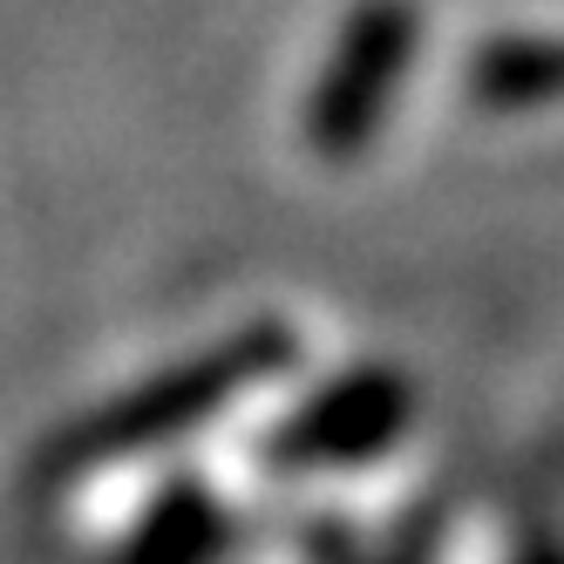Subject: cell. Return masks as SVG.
Segmentation results:
<instances>
[{
	"label": "cell",
	"mask_w": 564,
	"mask_h": 564,
	"mask_svg": "<svg viewBox=\"0 0 564 564\" xmlns=\"http://www.w3.org/2000/svg\"><path fill=\"white\" fill-rule=\"evenodd\" d=\"M279 347V334H246V340H231L218 360H197V368H184L177 381H164V388H150V394H137V401H123L109 422H96V435L83 442V456H123V449H143V442H156V435H177L191 415H205V409H218V401L246 381L259 360H272Z\"/></svg>",
	"instance_id": "6da1fadb"
},
{
	"label": "cell",
	"mask_w": 564,
	"mask_h": 564,
	"mask_svg": "<svg viewBox=\"0 0 564 564\" xmlns=\"http://www.w3.org/2000/svg\"><path fill=\"white\" fill-rule=\"evenodd\" d=\"M409 415V388L394 375H360L340 381L313 401V409L293 415V429L279 435V456L286 463H340V456H368L401 429Z\"/></svg>",
	"instance_id": "7a4b0ae2"
}]
</instances>
